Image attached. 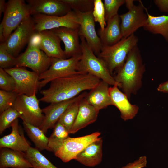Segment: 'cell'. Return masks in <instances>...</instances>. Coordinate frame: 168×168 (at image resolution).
Wrapping results in <instances>:
<instances>
[{
	"label": "cell",
	"instance_id": "6da1fadb",
	"mask_svg": "<svg viewBox=\"0 0 168 168\" xmlns=\"http://www.w3.org/2000/svg\"><path fill=\"white\" fill-rule=\"evenodd\" d=\"M100 80L90 74L78 71L52 81L48 88L40 91L42 96L39 100L51 103L71 99L86 90H91Z\"/></svg>",
	"mask_w": 168,
	"mask_h": 168
},
{
	"label": "cell",
	"instance_id": "7a4b0ae2",
	"mask_svg": "<svg viewBox=\"0 0 168 168\" xmlns=\"http://www.w3.org/2000/svg\"><path fill=\"white\" fill-rule=\"evenodd\" d=\"M145 70V65L137 45L129 52L125 63L114 77L118 87L129 99L132 94H136L141 87Z\"/></svg>",
	"mask_w": 168,
	"mask_h": 168
},
{
	"label": "cell",
	"instance_id": "3957f363",
	"mask_svg": "<svg viewBox=\"0 0 168 168\" xmlns=\"http://www.w3.org/2000/svg\"><path fill=\"white\" fill-rule=\"evenodd\" d=\"M81 54L77 64V71L86 73L96 77L109 85H117L105 62L97 57L88 45L84 38L80 36Z\"/></svg>",
	"mask_w": 168,
	"mask_h": 168
},
{
	"label": "cell",
	"instance_id": "277c9868",
	"mask_svg": "<svg viewBox=\"0 0 168 168\" xmlns=\"http://www.w3.org/2000/svg\"><path fill=\"white\" fill-rule=\"evenodd\" d=\"M139 39L134 34L110 46H103L98 57L106 63L110 74L117 72L125 63L131 50L137 45Z\"/></svg>",
	"mask_w": 168,
	"mask_h": 168
},
{
	"label": "cell",
	"instance_id": "5b68a950",
	"mask_svg": "<svg viewBox=\"0 0 168 168\" xmlns=\"http://www.w3.org/2000/svg\"><path fill=\"white\" fill-rule=\"evenodd\" d=\"M52 61V58L48 57L40 49L36 33L28 44L25 52L17 57L16 67L30 68L39 75L48 69Z\"/></svg>",
	"mask_w": 168,
	"mask_h": 168
},
{
	"label": "cell",
	"instance_id": "8992f818",
	"mask_svg": "<svg viewBox=\"0 0 168 168\" xmlns=\"http://www.w3.org/2000/svg\"><path fill=\"white\" fill-rule=\"evenodd\" d=\"M29 5L23 0H9L6 3L3 25L5 41L12 32L24 21L31 16Z\"/></svg>",
	"mask_w": 168,
	"mask_h": 168
},
{
	"label": "cell",
	"instance_id": "52a82bcc",
	"mask_svg": "<svg viewBox=\"0 0 168 168\" xmlns=\"http://www.w3.org/2000/svg\"><path fill=\"white\" fill-rule=\"evenodd\" d=\"M81 54L68 58H52L48 69L39 75L40 90L52 81L74 74L78 71L77 68Z\"/></svg>",
	"mask_w": 168,
	"mask_h": 168
},
{
	"label": "cell",
	"instance_id": "ba28073f",
	"mask_svg": "<svg viewBox=\"0 0 168 168\" xmlns=\"http://www.w3.org/2000/svg\"><path fill=\"white\" fill-rule=\"evenodd\" d=\"M13 78L15 83L13 91L18 95L31 96L36 95L40 90L39 75L23 67H15L4 69Z\"/></svg>",
	"mask_w": 168,
	"mask_h": 168
},
{
	"label": "cell",
	"instance_id": "9c48e42d",
	"mask_svg": "<svg viewBox=\"0 0 168 168\" xmlns=\"http://www.w3.org/2000/svg\"><path fill=\"white\" fill-rule=\"evenodd\" d=\"M36 33L35 22L30 16L23 21L3 42L5 46L11 54L16 57Z\"/></svg>",
	"mask_w": 168,
	"mask_h": 168
},
{
	"label": "cell",
	"instance_id": "30bf717a",
	"mask_svg": "<svg viewBox=\"0 0 168 168\" xmlns=\"http://www.w3.org/2000/svg\"><path fill=\"white\" fill-rule=\"evenodd\" d=\"M39 100L36 95H18L12 107L21 115L22 120L39 127L42 123L44 114L39 106Z\"/></svg>",
	"mask_w": 168,
	"mask_h": 168
},
{
	"label": "cell",
	"instance_id": "8fae6325",
	"mask_svg": "<svg viewBox=\"0 0 168 168\" xmlns=\"http://www.w3.org/2000/svg\"><path fill=\"white\" fill-rule=\"evenodd\" d=\"M37 32L61 27L78 29L79 18L77 13L71 10L60 16H49L41 14L33 15Z\"/></svg>",
	"mask_w": 168,
	"mask_h": 168
},
{
	"label": "cell",
	"instance_id": "7c38bea8",
	"mask_svg": "<svg viewBox=\"0 0 168 168\" xmlns=\"http://www.w3.org/2000/svg\"><path fill=\"white\" fill-rule=\"evenodd\" d=\"M100 134L101 133L97 131L80 137H69L54 155L65 163L75 160L79 153L89 145L98 139Z\"/></svg>",
	"mask_w": 168,
	"mask_h": 168
},
{
	"label": "cell",
	"instance_id": "4fadbf2b",
	"mask_svg": "<svg viewBox=\"0 0 168 168\" xmlns=\"http://www.w3.org/2000/svg\"><path fill=\"white\" fill-rule=\"evenodd\" d=\"M145 8L141 2L137 5H134L126 13L119 15L120 27L123 38L127 37L134 34L139 28L147 24V13L144 12Z\"/></svg>",
	"mask_w": 168,
	"mask_h": 168
},
{
	"label": "cell",
	"instance_id": "5bb4252c",
	"mask_svg": "<svg viewBox=\"0 0 168 168\" xmlns=\"http://www.w3.org/2000/svg\"><path fill=\"white\" fill-rule=\"evenodd\" d=\"M92 12L86 13L76 12L79 18V36L84 38L89 48L96 55H98L103 46L95 30V22Z\"/></svg>",
	"mask_w": 168,
	"mask_h": 168
},
{
	"label": "cell",
	"instance_id": "9a60e30c",
	"mask_svg": "<svg viewBox=\"0 0 168 168\" xmlns=\"http://www.w3.org/2000/svg\"><path fill=\"white\" fill-rule=\"evenodd\" d=\"M31 15L41 14L49 16H60L72 10L62 0H27Z\"/></svg>",
	"mask_w": 168,
	"mask_h": 168
},
{
	"label": "cell",
	"instance_id": "2e32d148",
	"mask_svg": "<svg viewBox=\"0 0 168 168\" xmlns=\"http://www.w3.org/2000/svg\"><path fill=\"white\" fill-rule=\"evenodd\" d=\"M82 93L76 97L68 100L51 103L42 109L44 114V120L39 127L46 134L48 130L53 128L61 116L67 108L72 103L79 99Z\"/></svg>",
	"mask_w": 168,
	"mask_h": 168
},
{
	"label": "cell",
	"instance_id": "e0dca14e",
	"mask_svg": "<svg viewBox=\"0 0 168 168\" xmlns=\"http://www.w3.org/2000/svg\"><path fill=\"white\" fill-rule=\"evenodd\" d=\"M51 30L63 43L67 58L81 54L79 28L61 27Z\"/></svg>",
	"mask_w": 168,
	"mask_h": 168
},
{
	"label": "cell",
	"instance_id": "ac0fdd59",
	"mask_svg": "<svg viewBox=\"0 0 168 168\" xmlns=\"http://www.w3.org/2000/svg\"><path fill=\"white\" fill-rule=\"evenodd\" d=\"M37 34L40 49L48 57L67 58L60 45L61 40L51 30H43Z\"/></svg>",
	"mask_w": 168,
	"mask_h": 168
},
{
	"label": "cell",
	"instance_id": "d6986e66",
	"mask_svg": "<svg viewBox=\"0 0 168 168\" xmlns=\"http://www.w3.org/2000/svg\"><path fill=\"white\" fill-rule=\"evenodd\" d=\"M109 92L112 105L119 110L121 117L124 120L132 119L135 116L138 112L139 107L130 102L127 95L119 90L118 85L110 87Z\"/></svg>",
	"mask_w": 168,
	"mask_h": 168
},
{
	"label": "cell",
	"instance_id": "ffe728a7",
	"mask_svg": "<svg viewBox=\"0 0 168 168\" xmlns=\"http://www.w3.org/2000/svg\"><path fill=\"white\" fill-rule=\"evenodd\" d=\"M9 134L0 139V148H6L14 150L26 152L30 147L25 137L23 132L19 125L18 119L15 120L11 126Z\"/></svg>",
	"mask_w": 168,
	"mask_h": 168
},
{
	"label": "cell",
	"instance_id": "44dd1931",
	"mask_svg": "<svg viewBox=\"0 0 168 168\" xmlns=\"http://www.w3.org/2000/svg\"><path fill=\"white\" fill-rule=\"evenodd\" d=\"M109 85L108 83L101 80L97 85L87 93L84 99L99 110L112 105Z\"/></svg>",
	"mask_w": 168,
	"mask_h": 168
},
{
	"label": "cell",
	"instance_id": "7402d4cb",
	"mask_svg": "<svg viewBox=\"0 0 168 168\" xmlns=\"http://www.w3.org/2000/svg\"><path fill=\"white\" fill-rule=\"evenodd\" d=\"M33 168L25 152L9 148H0V168Z\"/></svg>",
	"mask_w": 168,
	"mask_h": 168
},
{
	"label": "cell",
	"instance_id": "603a6c76",
	"mask_svg": "<svg viewBox=\"0 0 168 168\" xmlns=\"http://www.w3.org/2000/svg\"><path fill=\"white\" fill-rule=\"evenodd\" d=\"M101 137L87 146L76 156L75 160L82 164L93 167L100 164L102 157Z\"/></svg>",
	"mask_w": 168,
	"mask_h": 168
},
{
	"label": "cell",
	"instance_id": "cb8c5ba5",
	"mask_svg": "<svg viewBox=\"0 0 168 168\" xmlns=\"http://www.w3.org/2000/svg\"><path fill=\"white\" fill-rule=\"evenodd\" d=\"M99 110L86 102L84 98L80 103L78 114L69 133L74 134L80 129L95 122Z\"/></svg>",
	"mask_w": 168,
	"mask_h": 168
},
{
	"label": "cell",
	"instance_id": "d4e9b609",
	"mask_svg": "<svg viewBox=\"0 0 168 168\" xmlns=\"http://www.w3.org/2000/svg\"><path fill=\"white\" fill-rule=\"evenodd\" d=\"M120 22L119 15L118 14L106 22V26L103 30H99V37L103 46L114 45L123 38Z\"/></svg>",
	"mask_w": 168,
	"mask_h": 168
},
{
	"label": "cell",
	"instance_id": "484cf974",
	"mask_svg": "<svg viewBox=\"0 0 168 168\" xmlns=\"http://www.w3.org/2000/svg\"><path fill=\"white\" fill-rule=\"evenodd\" d=\"M148 16L144 30L154 34H160L168 42V16H154L150 15L145 8Z\"/></svg>",
	"mask_w": 168,
	"mask_h": 168
},
{
	"label": "cell",
	"instance_id": "4316f807",
	"mask_svg": "<svg viewBox=\"0 0 168 168\" xmlns=\"http://www.w3.org/2000/svg\"><path fill=\"white\" fill-rule=\"evenodd\" d=\"M23 121L24 129L28 137L40 151L45 150L50 152L48 147V138L39 127Z\"/></svg>",
	"mask_w": 168,
	"mask_h": 168
},
{
	"label": "cell",
	"instance_id": "83f0119b",
	"mask_svg": "<svg viewBox=\"0 0 168 168\" xmlns=\"http://www.w3.org/2000/svg\"><path fill=\"white\" fill-rule=\"evenodd\" d=\"M87 93L86 91L82 92L80 98L72 103L67 108L58 121L61 124L69 133L77 118L80 102L84 97Z\"/></svg>",
	"mask_w": 168,
	"mask_h": 168
},
{
	"label": "cell",
	"instance_id": "f1b7e54d",
	"mask_svg": "<svg viewBox=\"0 0 168 168\" xmlns=\"http://www.w3.org/2000/svg\"><path fill=\"white\" fill-rule=\"evenodd\" d=\"M69 133L65 128L58 122L53 128L52 133L48 138V147L50 152L54 153L69 137Z\"/></svg>",
	"mask_w": 168,
	"mask_h": 168
},
{
	"label": "cell",
	"instance_id": "f546056e",
	"mask_svg": "<svg viewBox=\"0 0 168 168\" xmlns=\"http://www.w3.org/2000/svg\"><path fill=\"white\" fill-rule=\"evenodd\" d=\"M25 153L33 168H58L35 148L30 146Z\"/></svg>",
	"mask_w": 168,
	"mask_h": 168
},
{
	"label": "cell",
	"instance_id": "4dcf8cb0",
	"mask_svg": "<svg viewBox=\"0 0 168 168\" xmlns=\"http://www.w3.org/2000/svg\"><path fill=\"white\" fill-rule=\"evenodd\" d=\"M21 118V115L18 111L11 107L0 114V134L11 126L12 123L17 119Z\"/></svg>",
	"mask_w": 168,
	"mask_h": 168
},
{
	"label": "cell",
	"instance_id": "1f68e13d",
	"mask_svg": "<svg viewBox=\"0 0 168 168\" xmlns=\"http://www.w3.org/2000/svg\"><path fill=\"white\" fill-rule=\"evenodd\" d=\"M76 12L86 13L93 11L94 0H62Z\"/></svg>",
	"mask_w": 168,
	"mask_h": 168
},
{
	"label": "cell",
	"instance_id": "d6a6232c",
	"mask_svg": "<svg viewBox=\"0 0 168 168\" xmlns=\"http://www.w3.org/2000/svg\"><path fill=\"white\" fill-rule=\"evenodd\" d=\"M92 14L95 22L99 23L100 26V30H103L107 23L105 20L104 3L102 0H94Z\"/></svg>",
	"mask_w": 168,
	"mask_h": 168
},
{
	"label": "cell",
	"instance_id": "836d02e7",
	"mask_svg": "<svg viewBox=\"0 0 168 168\" xmlns=\"http://www.w3.org/2000/svg\"><path fill=\"white\" fill-rule=\"evenodd\" d=\"M125 0H104V5L106 22L114 16L118 14L120 7L125 3Z\"/></svg>",
	"mask_w": 168,
	"mask_h": 168
},
{
	"label": "cell",
	"instance_id": "e575fe53",
	"mask_svg": "<svg viewBox=\"0 0 168 168\" xmlns=\"http://www.w3.org/2000/svg\"><path fill=\"white\" fill-rule=\"evenodd\" d=\"M17 57L11 54L6 49L4 43L0 44V68H9L16 66Z\"/></svg>",
	"mask_w": 168,
	"mask_h": 168
},
{
	"label": "cell",
	"instance_id": "d590c367",
	"mask_svg": "<svg viewBox=\"0 0 168 168\" xmlns=\"http://www.w3.org/2000/svg\"><path fill=\"white\" fill-rule=\"evenodd\" d=\"M18 95L14 91L0 90V113L12 107Z\"/></svg>",
	"mask_w": 168,
	"mask_h": 168
},
{
	"label": "cell",
	"instance_id": "8d00e7d4",
	"mask_svg": "<svg viewBox=\"0 0 168 168\" xmlns=\"http://www.w3.org/2000/svg\"><path fill=\"white\" fill-rule=\"evenodd\" d=\"M15 83L13 77L4 69L0 68V88L7 91H13Z\"/></svg>",
	"mask_w": 168,
	"mask_h": 168
},
{
	"label": "cell",
	"instance_id": "74e56055",
	"mask_svg": "<svg viewBox=\"0 0 168 168\" xmlns=\"http://www.w3.org/2000/svg\"><path fill=\"white\" fill-rule=\"evenodd\" d=\"M147 163V157L142 156L134 161L129 163L120 168H143L146 167Z\"/></svg>",
	"mask_w": 168,
	"mask_h": 168
},
{
	"label": "cell",
	"instance_id": "f35d334b",
	"mask_svg": "<svg viewBox=\"0 0 168 168\" xmlns=\"http://www.w3.org/2000/svg\"><path fill=\"white\" fill-rule=\"evenodd\" d=\"M153 2L160 11L168 12V0H154Z\"/></svg>",
	"mask_w": 168,
	"mask_h": 168
},
{
	"label": "cell",
	"instance_id": "ab89813d",
	"mask_svg": "<svg viewBox=\"0 0 168 168\" xmlns=\"http://www.w3.org/2000/svg\"><path fill=\"white\" fill-rule=\"evenodd\" d=\"M158 91L165 93H168V80L160 84L157 88Z\"/></svg>",
	"mask_w": 168,
	"mask_h": 168
},
{
	"label": "cell",
	"instance_id": "60d3db41",
	"mask_svg": "<svg viewBox=\"0 0 168 168\" xmlns=\"http://www.w3.org/2000/svg\"><path fill=\"white\" fill-rule=\"evenodd\" d=\"M6 3L4 0H0V16L2 13H4Z\"/></svg>",
	"mask_w": 168,
	"mask_h": 168
},
{
	"label": "cell",
	"instance_id": "b9f144b4",
	"mask_svg": "<svg viewBox=\"0 0 168 168\" xmlns=\"http://www.w3.org/2000/svg\"><path fill=\"white\" fill-rule=\"evenodd\" d=\"M0 41L1 43H3L5 41L4 36L3 28L1 22L0 24Z\"/></svg>",
	"mask_w": 168,
	"mask_h": 168
},
{
	"label": "cell",
	"instance_id": "7bdbcfd3",
	"mask_svg": "<svg viewBox=\"0 0 168 168\" xmlns=\"http://www.w3.org/2000/svg\"><path fill=\"white\" fill-rule=\"evenodd\" d=\"M125 4L126 7L128 9L132 6H133L134 4H133L134 0H125Z\"/></svg>",
	"mask_w": 168,
	"mask_h": 168
}]
</instances>
